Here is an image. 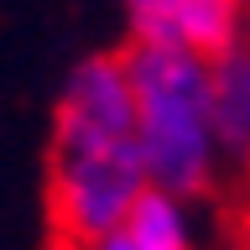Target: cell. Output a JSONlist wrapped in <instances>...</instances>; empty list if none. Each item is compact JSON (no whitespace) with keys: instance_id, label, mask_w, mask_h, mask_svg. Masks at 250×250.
I'll return each instance as SVG.
<instances>
[{"instance_id":"277c9868","label":"cell","mask_w":250,"mask_h":250,"mask_svg":"<svg viewBox=\"0 0 250 250\" xmlns=\"http://www.w3.org/2000/svg\"><path fill=\"white\" fill-rule=\"evenodd\" d=\"M214 141H219V162L250 177V47L245 42L214 62Z\"/></svg>"},{"instance_id":"3957f363","label":"cell","mask_w":250,"mask_h":250,"mask_svg":"<svg viewBox=\"0 0 250 250\" xmlns=\"http://www.w3.org/2000/svg\"><path fill=\"white\" fill-rule=\"evenodd\" d=\"M125 31L136 47H177L219 62L245 42V0H125Z\"/></svg>"},{"instance_id":"8992f818","label":"cell","mask_w":250,"mask_h":250,"mask_svg":"<svg viewBox=\"0 0 250 250\" xmlns=\"http://www.w3.org/2000/svg\"><path fill=\"white\" fill-rule=\"evenodd\" d=\"M89 250H136L125 234H109V240H99V245H89Z\"/></svg>"},{"instance_id":"7a4b0ae2","label":"cell","mask_w":250,"mask_h":250,"mask_svg":"<svg viewBox=\"0 0 250 250\" xmlns=\"http://www.w3.org/2000/svg\"><path fill=\"white\" fill-rule=\"evenodd\" d=\"M151 188L136 136L52 125L47 146V224L52 240L89 250L125 229V214Z\"/></svg>"},{"instance_id":"5b68a950","label":"cell","mask_w":250,"mask_h":250,"mask_svg":"<svg viewBox=\"0 0 250 250\" xmlns=\"http://www.w3.org/2000/svg\"><path fill=\"white\" fill-rule=\"evenodd\" d=\"M125 240L136 250H193V229H188L183 198H172L162 188H146L136 198V208L125 214Z\"/></svg>"},{"instance_id":"6da1fadb","label":"cell","mask_w":250,"mask_h":250,"mask_svg":"<svg viewBox=\"0 0 250 250\" xmlns=\"http://www.w3.org/2000/svg\"><path fill=\"white\" fill-rule=\"evenodd\" d=\"M125 73L136 89V146L151 188L172 198H203L219 183L214 141V62L177 47L125 42Z\"/></svg>"},{"instance_id":"52a82bcc","label":"cell","mask_w":250,"mask_h":250,"mask_svg":"<svg viewBox=\"0 0 250 250\" xmlns=\"http://www.w3.org/2000/svg\"><path fill=\"white\" fill-rule=\"evenodd\" d=\"M47 250H73V245H62V240H52V245H47Z\"/></svg>"}]
</instances>
